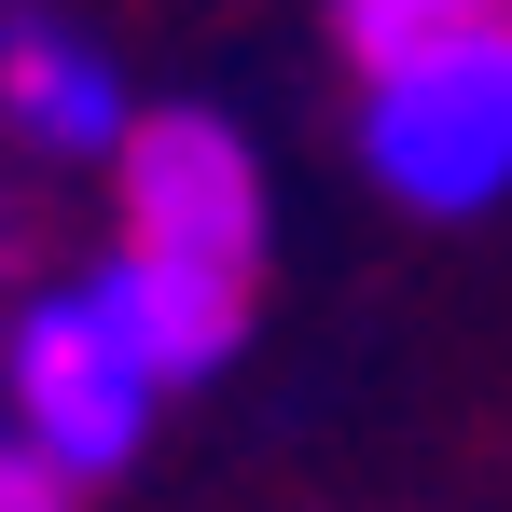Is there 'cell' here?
Segmentation results:
<instances>
[{
  "instance_id": "obj_1",
  "label": "cell",
  "mask_w": 512,
  "mask_h": 512,
  "mask_svg": "<svg viewBox=\"0 0 512 512\" xmlns=\"http://www.w3.org/2000/svg\"><path fill=\"white\" fill-rule=\"evenodd\" d=\"M153 388H167V374H153V346H139V319H125L111 291L28 305V333H14V416H28V443H42L70 485H97V471L139 457Z\"/></svg>"
},
{
  "instance_id": "obj_2",
  "label": "cell",
  "mask_w": 512,
  "mask_h": 512,
  "mask_svg": "<svg viewBox=\"0 0 512 512\" xmlns=\"http://www.w3.org/2000/svg\"><path fill=\"white\" fill-rule=\"evenodd\" d=\"M360 153H374V180H388L402 208H485L512 180V28L429 56L402 84H374Z\"/></svg>"
},
{
  "instance_id": "obj_3",
  "label": "cell",
  "mask_w": 512,
  "mask_h": 512,
  "mask_svg": "<svg viewBox=\"0 0 512 512\" xmlns=\"http://www.w3.org/2000/svg\"><path fill=\"white\" fill-rule=\"evenodd\" d=\"M125 250L180 263V277H263V180L236 153V125L208 111H153L125 139Z\"/></svg>"
},
{
  "instance_id": "obj_4",
  "label": "cell",
  "mask_w": 512,
  "mask_h": 512,
  "mask_svg": "<svg viewBox=\"0 0 512 512\" xmlns=\"http://www.w3.org/2000/svg\"><path fill=\"white\" fill-rule=\"evenodd\" d=\"M0 111H14L42 153H111V139H139L125 97H111V70H97L84 42H56V28H0Z\"/></svg>"
},
{
  "instance_id": "obj_5",
  "label": "cell",
  "mask_w": 512,
  "mask_h": 512,
  "mask_svg": "<svg viewBox=\"0 0 512 512\" xmlns=\"http://www.w3.org/2000/svg\"><path fill=\"white\" fill-rule=\"evenodd\" d=\"M125 319H139V346H153V374H208V360H236V333H250V291L236 277H180V263H139V250H111V277H97Z\"/></svg>"
},
{
  "instance_id": "obj_6",
  "label": "cell",
  "mask_w": 512,
  "mask_h": 512,
  "mask_svg": "<svg viewBox=\"0 0 512 512\" xmlns=\"http://www.w3.org/2000/svg\"><path fill=\"white\" fill-rule=\"evenodd\" d=\"M485 28H512V0H333V42L374 70V84H402V70L485 42Z\"/></svg>"
},
{
  "instance_id": "obj_7",
  "label": "cell",
  "mask_w": 512,
  "mask_h": 512,
  "mask_svg": "<svg viewBox=\"0 0 512 512\" xmlns=\"http://www.w3.org/2000/svg\"><path fill=\"white\" fill-rule=\"evenodd\" d=\"M0 512H70V471H56L28 429H0Z\"/></svg>"
}]
</instances>
